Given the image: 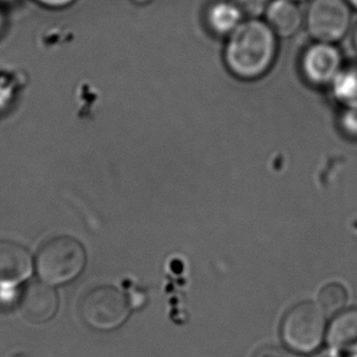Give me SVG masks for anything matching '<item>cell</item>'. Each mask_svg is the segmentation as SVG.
Here are the masks:
<instances>
[{
    "mask_svg": "<svg viewBox=\"0 0 357 357\" xmlns=\"http://www.w3.org/2000/svg\"><path fill=\"white\" fill-rule=\"evenodd\" d=\"M316 357H340L338 354L333 353V351H324V353L319 354Z\"/></svg>",
    "mask_w": 357,
    "mask_h": 357,
    "instance_id": "cell-17",
    "label": "cell"
},
{
    "mask_svg": "<svg viewBox=\"0 0 357 357\" xmlns=\"http://www.w3.org/2000/svg\"><path fill=\"white\" fill-rule=\"evenodd\" d=\"M83 321L97 331H114L125 324L130 316V304L125 294L112 285H102L89 290L81 305Z\"/></svg>",
    "mask_w": 357,
    "mask_h": 357,
    "instance_id": "cell-4",
    "label": "cell"
},
{
    "mask_svg": "<svg viewBox=\"0 0 357 357\" xmlns=\"http://www.w3.org/2000/svg\"><path fill=\"white\" fill-rule=\"evenodd\" d=\"M86 262L87 255L82 244L75 238L60 236L40 246L36 257V271L47 284H66L82 273Z\"/></svg>",
    "mask_w": 357,
    "mask_h": 357,
    "instance_id": "cell-2",
    "label": "cell"
},
{
    "mask_svg": "<svg viewBox=\"0 0 357 357\" xmlns=\"http://www.w3.org/2000/svg\"><path fill=\"white\" fill-rule=\"evenodd\" d=\"M38 1L47 6H52V8H63V6L73 4L75 0H38Z\"/></svg>",
    "mask_w": 357,
    "mask_h": 357,
    "instance_id": "cell-16",
    "label": "cell"
},
{
    "mask_svg": "<svg viewBox=\"0 0 357 357\" xmlns=\"http://www.w3.org/2000/svg\"><path fill=\"white\" fill-rule=\"evenodd\" d=\"M244 14L232 0H218L208 6L206 24L218 37H228L244 21Z\"/></svg>",
    "mask_w": 357,
    "mask_h": 357,
    "instance_id": "cell-11",
    "label": "cell"
},
{
    "mask_svg": "<svg viewBox=\"0 0 357 357\" xmlns=\"http://www.w3.org/2000/svg\"><path fill=\"white\" fill-rule=\"evenodd\" d=\"M327 333L326 314L317 303L303 301L285 314L280 334L288 348L309 354L319 348Z\"/></svg>",
    "mask_w": 357,
    "mask_h": 357,
    "instance_id": "cell-3",
    "label": "cell"
},
{
    "mask_svg": "<svg viewBox=\"0 0 357 357\" xmlns=\"http://www.w3.org/2000/svg\"><path fill=\"white\" fill-rule=\"evenodd\" d=\"M301 73L307 82L316 87L333 83L343 68V56L335 44L314 42L301 56Z\"/></svg>",
    "mask_w": 357,
    "mask_h": 357,
    "instance_id": "cell-6",
    "label": "cell"
},
{
    "mask_svg": "<svg viewBox=\"0 0 357 357\" xmlns=\"http://www.w3.org/2000/svg\"><path fill=\"white\" fill-rule=\"evenodd\" d=\"M347 303L348 291L339 283H328L319 291L317 304L324 310V314L340 312Z\"/></svg>",
    "mask_w": 357,
    "mask_h": 357,
    "instance_id": "cell-12",
    "label": "cell"
},
{
    "mask_svg": "<svg viewBox=\"0 0 357 357\" xmlns=\"http://www.w3.org/2000/svg\"><path fill=\"white\" fill-rule=\"evenodd\" d=\"M334 91L339 99L351 105L357 104V68L349 66L342 68L333 83Z\"/></svg>",
    "mask_w": 357,
    "mask_h": 357,
    "instance_id": "cell-13",
    "label": "cell"
},
{
    "mask_svg": "<svg viewBox=\"0 0 357 357\" xmlns=\"http://www.w3.org/2000/svg\"><path fill=\"white\" fill-rule=\"evenodd\" d=\"M32 270V256L24 246L0 241V287H16L29 278Z\"/></svg>",
    "mask_w": 357,
    "mask_h": 357,
    "instance_id": "cell-8",
    "label": "cell"
},
{
    "mask_svg": "<svg viewBox=\"0 0 357 357\" xmlns=\"http://www.w3.org/2000/svg\"><path fill=\"white\" fill-rule=\"evenodd\" d=\"M354 45H355L357 52V27L355 29V32H354Z\"/></svg>",
    "mask_w": 357,
    "mask_h": 357,
    "instance_id": "cell-19",
    "label": "cell"
},
{
    "mask_svg": "<svg viewBox=\"0 0 357 357\" xmlns=\"http://www.w3.org/2000/svg\"><path fill=\"white\" fill-rule=\"evenodd\" d=\"M254 357H299L295 354L290 353L289 350H285L278 347H266L256 353Z\"/></svg>",
    "mask_w": 357,
    "mask_h": 357,
    "instance_id": "cell-15",
    "label": "cell"
},
{
    "mask_svg": "<svg viewBox=\"0 0 357 357\" xmlns=\"http://www.w3.org/2000/svg\"><path fill=\"white\" fill-rule=\"evenodd\" d=\"M248 19H259L266 13L272 0H232Z\"/></svg>",
    "mask_w": 357,
    "mask_h": 357,
    "instance_id": "cell-14",
    "label": "cell"
},
{
    "mask_svg": "<svg viewBox=\"0 0 357 357\" xmlns=\"http://www.w3.org/2000/svg\"><path fill=\"white\" fill-rule=\"evenodd\" d=\"M348 4L353 8L354 10H357V0H347Z\"/></svg>",
    "mask_w": 357,
    "mask_h": 357,
    "instance_id": "cell-18",
    "label": "cell"
},
{
    "mask_svg": "<svg viewBox=\"0 0 357 357\" xmlns=\"http://www.w3.org/2000/svg\"><path fill=\"white\" fill-rule=\"evenodd\" d=\"M265 17L278 38L293 37L305 21L299 5L291 0H272L266 10Z\"/></svg>",
    "mask_w": 357,
    "mask_h": 357,
    "instance_id": "cell-9",
    "label": "cell"
},
{
    "mask_svg": "<svg viewBox=\"0 0 357 357\" xmlns=\"http://www.w3.org/2000/svg\"><path fill=\"white\" fill-rule=\"evenodd\" d=\"M3 26H4V20H3V15L0 14V31L3 29Z\"/></svg>",
    "mask_w": 357,
    "mask_h": 357,
    "instance_id": "cell-20",
    "label": "cell"
},
{
    "mask_svg": "<svg viewBox=\"0 0 357 357\" xmlns=\"http://www.w3.org/2000/svg\"><path fill=\"white\" fill-rule=\"evenodd\" d=\"M278 53V37L266 21L244 20L227 37L225 63L241 79L252 81L270 71Z\"/></svg>",
    "mask_w": 357,
    "mask_h": 357,
    "instance_id": "cell-1",
    "label": "cell"
},
{
    "mask_svg": "<svg viewBox=\"0 0 357 357\" xmlns=\"http://www.w3.org/2000/svg\"><path fill=\"white\" fill-rule=\"evenodd\" d=\"M59 298L52 285L33 282L24 288L20 298V311L32 324H45L58 312Z\"/></svg>",
    "mask_w": 357,
    "mask_h": 357,
    "instance_id": "cell-7",
    "label": "cell"
},
{
    "mask_svg": "<svg viewBox=\"0 0 357 357\" xmlns=\"http://www.w3.org/2000/svg\"><path fill=\"white\" fill-rule=\"evenodd\" d=\"M291 1H294V3H298V4H299V3H303V1H306V0H291Z\"/></svg>",
    "mask_w": 357,
    "mask_h": 357,
    "instance_id": "cell-21",
    "label": "cell"
},
{
    "mask_svg": "<svg viewBox=\"0 0 357 357\" xmlns=\"http://www.w3.org/2000/svg\"><path fill=\"white\" fill-rule=\"evenodd\" d=\"M326 339L334 351L357 353V307L340 311L329 324Z\"/></svg>",
    "mask_w": 357,
    "mask_h": 357,
    "instance_id": "cell-10",
    "label": "cell"
},
{
    "mask_svg": "<svg viewBox=\"0 0 357 357\" xmlns=\"http://www.w3.org/2000/svg\"><path fill=\"white\" fill-rule=\"evenodd\" d=\"M305 26L314 42L338 43L351 26V6L347 0H311Z\"/></svg>",
    "mask_w": 357,
    "mask_h": 357,
    "instance_id": "cell-5",
    "label": "cell"
}]
</instances>
